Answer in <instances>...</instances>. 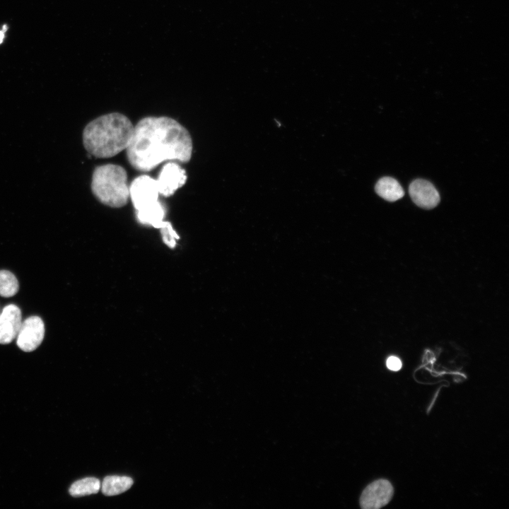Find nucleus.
I'll return each instance as SVG.
<instances>
[{"mask_svg": "<svg viewBox=\"0 0 509 509\" xmlns=\"http://www.w3.org/2000/svg\"><path fill=\"white\" fill-rule=\"evenodd\" d=\"M18 282L15 275L9 271H0V296L6 298L13 296L18 291Z\"/></svg>", "mask_w": 509, "mask_h": 509, "instance_id": "4468645a", "label": "nucleus"}, {"mask_svg": "<svg viewBox=\"0 0 509 509\" xmlns=\"http://www.w3.org/2000/svg\"><path fill=\"white\" fill-rule=\"evenodd\" d=\"M160 229L165 243L169 247H174L175 245V238H179V237L173 230L170 223L168 222L167 224Z\"/></svg>", "mask_w": 509, "mask_h": 509, "instance_id": "2eb2a0df", "label": "nucleus"}, {"mask_svg": "<svg viewBox=\"0 0 509 509\" xmlns=\"http://www.w3.org/2000/svg\"><path fill=\"white\" fill-rule=\"evenodd\" d=\"M137 218L143 224L150 225L155 228L165 226L168 222L163 221L165 215L164 205L160 201L156 205L137 211Z\"/></svg>", "mask_w": 509, "mask_h": 509, "instance_id": "f8f14e48", "label": "nucleus"}, {"mask_svg": "<svg viewBox=\"0 0 509 509\" xmlns=\"http://www.w3.org/2000/svg\"><path fill=\"white\" fill-rule=\"evenodd\" d=\"M412 201L419 207L431 209L440 202V195L435 187L428 181L417 179L409 188Z\"/></svg>", "mask_w": 509, "mask_h": 509, "instance_id": "1a4fd4ad", "label": "nucleus"}, {"mask_svg": "<svg viewBox=\"0 0 509 509\" xmlns=\"http://www.w3.org/2000/svg\"><path fill=\"white\" fill-rule=\"evenodd\" d=\"M394 489L386 479L376 480L363 490L360 505L363 509H378L386 505L392 499Z\"/></svg>", "mask_w": 509, "mask_h": 509, "instance_id": "0eeeda50", "label": "nucleus"}, {"mask_svg": "<svg viewBox=\"0 0 509 509\" xmlns=\"http://www.w3.org/2000/svg\"><path fill=\"white\" fill-rule=\"evenodd\" d=\"M22 322L21 312L17 305L5 306L0 313V344H9L16 339Z\"/></svg>", "mask_w": 509, "mask_h": 509, "instance_id": "6e6552de", "label": "nucleus"}, {"mask_svg": "<svg viewBox=\"0 0 509 509\" xmlns=\"http://www.w3.org/2000/svg\"><path fill=\"white\" fill-rule=\"evenodd\" d=\"M187 179L186 171L179 164L167 163L162 167L156 179L159 194L165 197L172 196L186 183Z\"/></svg>", "mask_w": 509, "mask_h": 509, "instance_id": "423d86ee", "label": "nucleus"}, {"mask_svg": "<svg viewBox=\"0 0 509 509\" xmlns=\"http://www.w3.org/2000/svg\"><path fill=\"white\" fill-rule=\"evenodd\" d=\"M156 180L143 175L136 177L129 185V198L136 211L156 205L159 201Z\"/></svg>", "mask_w": 509, "mask_h": 509, "instance_id": "20e7f679", "label": "nucleus"}, {"mask_svg": "<svg viewBox=\"0 0 509 509\" xmlns=\"http://www.w3.org/2000/svg\"><path fill=\"white\" fill-rule=\"evenodd\" d=\"M133 484L131 478L125 476H107L100 485L104 495L111 496L120 494L131 488Z\"/></svg>", "mask_w": 509, "mask_h": 509, "instance_id": "9b49d317", "label": "nucleus"}, {"mask_svg": "<svg viewBox=\"0 0 509 509\" xmlns=\"http://www.w3.org/2000/svg\"><path fill=\"white\" fill-rule=\"evenodd\" d=\"M375 190L380 197L389 201H395L404 195L400 184L390 177L380 178L375 185Z\"/></svg>", "mask_w": 509, "mask_h": 509, "instance_id": "9d476101", "label": "nucleus"}, {"mask_svg": "<svg viewBox=\"0 0 509 509\" xmlns=\"http://www.w3.org/2000/svg\"><path fill=\"white\" fill-rule=\"evenodd\" d=\"M4 38V31L0 30V44L3 42Z\"/></svg>", "mask_w": 509, "mask_h": 509, "instance_id": "f3484780", "label": "nucleus"}, {"mask_svg": "<svg viewBox=\"0 0 509 509\" xmlns=\"http://www.w3.org/2000/svg\"><path fill=\"white\" fill-rule=\"evenodd\" d=\"M134 126L124 115L112 112L89 122L83 132L86 151L100 158L113 157L128 147Z\"/></svg>", "mask_w": 509, "mask_h": 509, "instance_id": "f03ea898", "label": "nucleus"}, {"mask_svg": "<svg viewBox=\"0 0 509 509\" xmlns=\"http://www.w3.org/2000/svg\"><path fill=\"white\" fill-rule=\"evenodd\" d=\"M91 190L105 205L112 208L125 206L129 199L126 170L117 164L98 166L92 175Z\"/></svg>", "mask_w": 509, "mask_h": 509, "instance_id": "7ed1b4c3", "label": "nucleus"}, {"mask_svg": "<svg viewBox=\"0 0 509 509\" xmlns=\"http://www.w3.org/2000/svg\"><path fill=\"white\" fill-rule=\"evenodd\" d=\"M386 365L390 370L393 371H397L400 370L402 365L401 360L397 356H390L387 359Z\"/></svg>", "mask_w": 509, "mask_h": 509, "instance_id": "dca6fc26", "label": "nucleus"}, {"mask_svg": "<svg viewBox=\"0 0 509 509\" xmlns=\"http://www.w3.org/2000/svg\"><path fill=\"white\" fill-rule=\"evenodd\" d=\"M45 336V325L38 316L25 319L21 325L16 337L18 346L25 352L35 350L42 343Z\"/></svg>", "mask_w": 509, "mask_h": 509, "instance_id": "39448f33", "label": "nucleus"}, {"mask_svg": "<svg viewBox=\"0 0 509 509\" xmlns=\"http://www.w3.org/2000/svg\"><path fill=\"white\" fill-rule=\"evenodd\" d=\"M100 481L94 477H87L74 482L69 488L74 497H81L97 493L100 488Z\"/></svg>", "mask_w": 509, "mask_h": 509, "instance_id": "ddd939ff", "label": "nucleus"}, {"mask_svg": "<svg viewBox=\"0 0 509 509\" xmlns=\"http://www.w3.org/2000/svg\"><path fill=\"white\" fill-rule=\"evenodd\" d=\"M193 144L188 130L169 117H146L134 126L126 148L130 165L141 172L151 171L165 160L188 163Z\"/></svg>", "mask_w": 509, "mask_h": 509, "instance_id": "f257e3e1", "label": "nucleus"}, {"mask_svg": "<svg viewBox=\"0 0 509 509\" xmlns=\"http://www.w3.org/2000/svg\"><path fill=\"white\" fill-rule=\"evenodd\" d=\"M0 313H1V311H0Z\"/></svg>", "mask_w": 509, "mask_h": 509, "instance_id": "a211bd4d", "label": "nucleus"}]
</instances>
